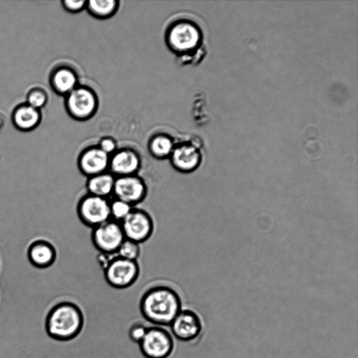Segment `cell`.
<instances>
[{
  "label": "cell",
  "mask_w": 358,
  "mask_h": 358,
  "mask_svg": "<svg viewBox=\"0 0 358 358\" xmlns=\"http://www.w3.org/2000/svg\"><path fill=\"white\" fill-rule=\"evenodd\" d=\"M169 326L173 335L178 340L185 342L195 339L202 331L199 316L189 309L181 310Z\"/></svg>",
  "instance_id": "obj_9"
},
{
  "label": "cell",
  "mask_w": 358,
  "mask_h": 358,
  "mask_svg": "<svg viewBox=\"0 0 358 358\" xmlns=\"http://www.w3.org/2000/svg\"><path fill=\"white\" fill-rule=\"evenodd\" d=\"M115 180L109 171L89 177L86 182L87 193L108 199L113 193Z\"/></svg>",
  "instance_id": "obj_16"
},
{
  "label": "cell",
  "mask_w": 358,
  "mask_h": 358,
  "mask_svg": "<svg viewBox=\"0 0 358 358\" xmlns=\"http://www.w3.org/2000/svg\"><path fill=\"white\" fill-rule=\"evenodd\" d=\"M138 345L145 358H167L174 348L172 336L165 329L158 326L148 327L144 338Z\"/></svg>",
  "instance_id": "obj_6"
},
{
  "label": "cell",
  "mask_w": 358,
  "mask_h": 358,
  "mask_svg": "<svg viewBox=\"0 0 358 358\" xmlns=\"http://www.w3.org/2000/svg\"><path fill=\"white\" fill-rule=\"evenodd\" d=\"M95 103L92 93L84 88L74 89L67 99L68 109L76 117H88L94 110Z\"/></svg>",
  "instance_id": "obj_15"
},
{
  "label": "cell",
  "mask_w": 358,
  "mask_h": 358,
  "mask_svg": "<svg viewBox=\"0 0 358 358\" xmlns=\"http://www.w3.org/2000/svg\"><path fill=\"white\" fill-rule=\"evenodd\" d=\"M109 158L99 147L90 148L80 155L78 169L87 178L108 171Z\"/></svg>",
  "instance_id": "obj_12"
},
{
  "label": "cell",
  "mask_w": 358,
  "mask_h": 358,
  "mask_svg": "<svg viewBox=\"0 0 358 358\" xmlns=\"http://www.w3.org/2000/svg\"><path fill=\"white\" fill-rule=\"evenodd\" d=\"M13 120L18 129L29 131L38 125L41 120V115L38 109L28 104L22 105L16 108Z\"/></svg>",
  "instance_id": "obj_17"
},
{
  "label": "cell",
  "mask_w": 358,
  "mask_h": 358,
  "mask_svg": "<svg viewBox=\"0 0 358 358\" xmlns=\"http://www.w3.org/2000/svg\"><path fill=\"white\" fill-rule=\"evenodd\" d=\"M148 327L141 322H137L131 325L128 331L129 338L136 343L139 344L144 338Z\"/></svg>",
  "instance_id": "obj_23"
},
{
  "label": "cell",
  "mask_w": 358,
  "mask_h": 358,
  "mask_svg": "<svg viewBox=\"0 0 358 358\" xmlns=\"http://www.w3.org/2000/svg\"><path fill=\"white\" fill-rule=\"evenodd\" d=\"M99 148L105 153L110 156L115 152L116 145L112 139L105 138L100 142Z\"/></svg>",
  "instance_id": "obj_25"
},
{
  "label": "cell",
  "mask_w": 358,
  "mask_h": 358,
  "mask_svg": "<svg viewBox=\"0 0 358 358\" xmlns=\"http://www.w3.org/2000/svg\"><path fill=\"white\" fill-rule=\"evenodd\" d=\"M76 77L69 69H59L52 77V85L54 89L61 94L70 93L75 89Z\"/></svg>",
  "instance_id": "obj_18"
},
{
  "label": "cell",
  "mask_w": 358,
  "mask_h": 358,
  "mask_svg": "<svg viewBox=\"0 0 358 358\" xmlns=\"http://www.w3.org/2000/svg\"><path fill=\"white\" fill-rule=\"evenodd\" d=\"M148 194L145 180L138 174L115 177L113 195L133 207L142 203Z\"/></svg>",
  "instance_id": "obj_8"
},
{
  "label": "cell",
  "mask_w": 358,
  "mask_h": 358,
  "mask_svg": "<svg viewBox=\"0 0 358 358\" xmlns=\"http://www.w3.org/2000/svg\"><path fill=\"white\" fill-rule=\"evenodd\" d=\"M116 1L113 0L90 1L89 8L91 12L100 17L108 16L115 10Z\"/></svg>",
  "instance_id": "obj_22"
},
{
  "label": "cell",
  "mask_w": 358,
  "mask_h": 358,
  "mask_svg": "<svg viewBox=\"0 0 358 358\" xmlns=\"http://www.w3.org/2000/svg\"><path fill=\"white\" fill-rule=\"evenodd\" d=\"M27 257L33 266L37 268H46L55 263L57 250L50 242L44 239H38L29 245Z\"/></svg>",
  "instance_id": "obj_14"
},
{
  "label": "cell",
  "mask_w": 358,
  "mask_h": 358,
  "mask_svg": "<svg viewBox=\"0 0 358 358\" xmlns=\"http://www.w3.org/2000/svg\"><path fill=\"white\" fill-rule=\"evenodd\" d=\"M47 101L46 94L41 90H34L28 95V105L38 109L43 106Z\"/></svg>",
  "instance_id": "obj_24"
},
{
  "label": "cell",
  "mask_w": 358,
  "mask_h": 358,
  "mask_svg": "<svg viewBox=\"0 0 358 358\" xmlns=\"http://www.w3.org/2000/svg\"><path fill=\"white\" fill-rule=\"evenodd\" d=\"M201 38L199 29L189 23H180L171 31L169 41L174 49L185 51L194 49Z\"/></svg>",
  "instance_id": "obj_13"
},
{
  "label": "cell",
  "mask_w": 358,
  "mask_h": 358,
  "mask_svg": "<svg viewBox=\"0 0 358 358\" xmlns=\"http://www.w3.org/2000/svg\"><path fill=\"white\" fill-rule=\"evenodd\" d=\"M141 167L139 155L130 149L115 151L109 158L108 171L115 177L138 174Z\"/></svg>",
  "instance_id": "obj_11"
},
{
  "label": "cell",
  "mask_w": 358,
  "mask_h": 358,
  "mask_svg": "<svg viewBox=\"0 0 358 358\" xmlns=\"http://www.w3.org/2000/svg\"><path fill=\"white\" fill-rule=\"evenodd\" d=\"M133 208L130 204L115 198L110 201V217L120 222L129 215Z\"/></svg>",
  "instance_id": "obj_21"
},
{
  "label": "cell",
  "mask_w": 358,
  "mask_h": 358,
  "mask_svg": "<svg viewBox=\"0 0 358 358\" xmlns=\"http://www.w3.org/2000/svg\"><path fill=\"white\" fill-rule=\"evenodd\" d=\"M84 326V315L73 302L63 301L55 303L48 311L45 329L52 338L70 341L76 338Z\"/></svg>",
  "instance_id": "obj_2"
},
{
  "label": "cell",
  "mask_w": 358,
  "mask_h": 358,
  "mask_svg": "<svg viewBox=\"0 0 358 358\" xmlns=\"http://www.w3.org/2000/svg\"><path fill=\"white\" fill-rule=\"evenodd\" d=\"M91 239L100 253L113 255H116L125 237L120 222L110 219L92 229Z\"/></svg>",
  "instance_id": "obj_5"
},
{
  "label": "cell",
  "mask_w": 358,
  "mask_h": 358,
  "mask_svg": "<svg viewBox=\"0 0 358 358\" xmlns=\"http://www.w3.org/2000/svg\"><path fill=\"white\" fill-rule=\"evenodd\" d=\"M141 244L124 239L118 248L116 255L128 260L137 261L141 255Z\"/></svg>",
  "instance_id": "obj_20"
},
{
  "label": "cell",
  "mask_w": 358,
  "mask_h": 358,
  "mask_svg": "<svg viewBox=\"0 0 358 358\" xmlns=\"http://www.w3.org/2000/svg\"><path fill=\"white\" fill-rule=\"evenodd\" d=\"M174 148L171 140L166 136H157L152 139L149 145L151 155L156 159L169 158Z\"/></svg>",
  "instance_id": "obj_19"
},
{
  "label": "cell",
  "mask_w": 358,
  "mask_h": 358,
  "mask_svg": "<svg viewBox=\"0 0 358 358\" xmlns=\"http://www.w3.org/2000/svg\"><path fill=\"white\" fill-rule=\"evenodd\" d=\"M139 308L142 316L151 324L169 326L182 310V303L173 289L159 285L148 289L143 294Z\"/></svg>",
  "instance_id": "obj_1"
},
{
  "label": "cell",
  "mask_w": 358,
  "mask_h": 358,
  "mask_svg": "<svg viewBox=\"0 0 358 358\" xmlns=\"http://www.w3.org/2000/svg\"><path fill=\"white\" fill-rule=\"evenodd\" d=\"M106 282L115 289H125L131 286L138 278L140 266L137 261L121 258L116 255L103 268Z\"/></svg>",
  "instance_id": "obj_3"
},
{
  "label": "cell",
  "mask_w": 358,
  "mask_h": 358,
  "mask_svg": "<svg viewBox=\"0 0 358 358\" xmlns=\"http://www.w3.org/2000/svg\"><path fill=\"white\" fill-rule=\"evenodd\" d=\"M120 224L125 238L139 244L148 241L154 231L151 215L145 210L135 207Z\"/></svg>",
  "instance_id": "obj_7"
},
{
  "label": "cell",
  "mask_w": 358,
  "mask_h": 358,
  "mask_svg": "<svg viewBox=\"0 0 358 358\" xmlns=\"http://www.w3.org/2000/svg\"><path fill=\"white\" fill-rule=\"evenodd\" d=\"M76 212L81 222L92 229L111 219L110 200L88 193L79 199Z\"/></svg>",
  "instance_id": "obj_4"
},
{
  "label": "cell",
  "mask_w": 358,
  "mask_h": 358,
  "mask_svg": "<svg viewBox=\"0 0 358 358\" xmlns=\"http://www.w3.org/2000/svg\"><path fill=\"white\" fill-rule=\"evenodd\" d=\"M169 159L176 171L187 174L195 171L201 166L202 153L194 145H179L174 147Z\"/></svg>",
  "instance_id": "obj_10"
},
{
  "label": "cell",
  "mask_w": 358,
  "mask_h": 358,
  "mask_svg": "<svg viewBox=\"0 0 358 358\" xmlns=\"http://www.w3.org/2000/svg\"><path fill=\"white\" fill-rule=\"evenodd\" d=\"M64 6L70 11H78L81 10L85 3V1H64Z\"/></svg>",
  "instance_id": "obj_26"
}]
</instances>
